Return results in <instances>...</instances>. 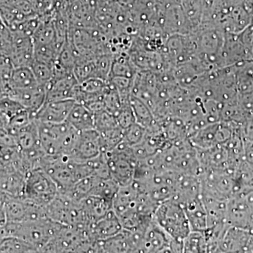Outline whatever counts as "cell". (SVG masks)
Returning <instances> with one entry per match:
<instances>
[{
  "mask_svg": "<svg viewBox=\"0 0 253 253\" xmlns=\"http://www.w3.org/2000/svg\"><path fill=\"white\" fill-rule=\"evenodd\" d=\"M40 167L54 180L59 193L67 191L70 188L85 176L93 175L89 161H79L69 156H48L41 160Z\"/></svg>",
  "mask_w": 253,
  "mask_h": 253,
  "instance_id": "1",
  "label": "cell"
},
{
  "mask_svg": "<svg viewBox=\"0 0 253 253\" xmlns=\"http://www.w3.org/2000/svg\"><path fill=\"white\" fill-rule=\"evenodd\" d=\"M63 226L48 217H44L36 220L7 222L5 224L4 230L6 236H16L24 240L36 247L38 253H42L43 249Z\"/></svg>",
  "mask_w": 253,
  "mask_h": 253,
  "instance_id": "2",
  "label": "cell"
},
{
  "mask_svg": "<svg viewBox=\"0 0 253 253\" xmlns=\"http://www.w3.org/2000/svg\"><path fill=\"white\" fill-rule=\"evenodd\" d=\"M36 122L44 154L48 156L70 154L78 131L67 121L59 123Z\"/></svg>",
  "mask_w": 253,
  "mask_h": 253,
  "instance_id": "3",
  "label": "cell"
},
{
  "mask_svg": "<svg viewBox=\"0 0 253 253\" xmlns=\"http://www.w3.org/2000/svg\"><path fill=\"white\" fill-rule=\"evenodd\" d=\"M153 219L168 235L179 242H183L191 231L185 211L173 199L158 205L153 214Z\"/></svg>",
  "mask_w": 253,
  "mask_h": 253,
  "instance_id": "4",
  "label": "cell"
},
{
  "mask_svg": "<svg viewBox=\"0 0 253 253\" xmlns=\"http://www.w3.org/2000/svg\"><path fill=\"white\" fill-rule=\"evenodd\" d=\"M59 194L54 180L41 167L31 169L26 175L23 197L45 207Z\"/></svg>",
  "mask_w": 253,
  "mask_h": 253,
  "instance_id": "5",
  "label": "cell"
},
{
  "mask_svg": "<svg viewBox=\"0 0 253 253\" xmlns=\"http://www.w3.org/2000/svg\"><path fill=\"white\" fill-rule=\"evenodd\" d=\"M101 154L99 132L95 129L78 131L68 156L79 161H88Z\"/></svg>",
  "mask_w": 253,
  "mask_h": 253,
  "instance_id": "6",
  "label": "cell"
},
{
  "mask_svg": "<svg viewBox=\"0 0 253 253\" xmlns=\"http://www.w3.org/2000/svg\"><path fill=\"white\" fill-rule=\"evenodd\" d=\"M227 132V128L222 125L218 122L212 123L190 136L189 140L195 149L203 151L225 144Z\"/></svg>",
  "mask_w": 253,
  "mask_h": 253,
  "instance_id": "7",
  "label": "cell"
},
{
  "mask_svg": "<svg viewBox=\"0 0 253 253\" xmlns=\"http://www.w3.org/2000/svg\"><path fill=\"white\" fill-rule=\"evenodd\" d=\"M76 101L73 99L45 101L34 115L37 122L59 123L66 121Z\"/></svg>",
  "mask_w": 253,
  "mask_h": 253,
  "instance_id": "8",
  "label": "cell"
},
{
  "mask_svg": "<svg viewBox=\"0 0 253 253\" xmlns=\"http://www.w3.org/2000/svg\"><path fill=\"white\" fill-rule=\"evenodd\" d=\"M123 229L119 217L113 209L104 217L89 224L87 232L93 242L104 241L117 235Z\"/></svg>",
  "mask_w": 253,
  "mask_h": 253,
  "instance_id": "9",
  "label": "cell"
},
{
  "mask_svg": "<svg viewBox=\"0 0 253 253\" xmlns=\"http://www.w3.org/2000/svg\"><path fill=\"white\" fill-rule=\"evenodd\" d=\"M6 96L19 103L25 109L29 111L33 118L45 102L46 88L38 85L28 89H9Z\"/></svg>",
  "mask_w": 253,
  "mask_h": 253,
  "instance_id": "10",
  "label": "cell"
},
{
  "mask_svg": "<svg viewBox=\"0 0 253 253\" xmlns=\"http://www.w3.org/2000/svg\"><path fill=\"white\" fill-rule=\"evenodd\" d=\"M78 82L74 75L70 74L50 82L46 86V101L73 99L75 88Z\"/></svg>",
  "mask_w": 253,
  "mask_h": 253,
  "instance_id": "11",
  "label": "cell"
},
{
  "mask_svg": "<svg viewBox=\"0 0 253 253\" xmlns=\"http://www.w3.org/2000/svg\"><path fill=\"white\" fill-rule=\"evenodd\" d=\"M181 206L185 211L191 231L206 232L208 229V212L201 195Z\"/></svg>",
  "mask_w": 253,
  "mask_h": 253,
  "instance_id": "12",
  "label": "cell"
},
{
  "mask_svg": "<svg viewBox=\"0 0 253 253\" xmlns=\"http://www.w3.org/2000/svg\"><path fill=\"white\" fill-rule=\"evenodd\" d=\"M66 121L78 131L95 129L94 113L81 103H75Z\"/></svg>",
  "mask_w": 253,
  "mask_h": 253,
  "instance_id": "13",
  "label": "cell"
},
{
  "mask_svg": "<svg viewBox=\"0 0 253 253\" xmlns=\"http://www.w3.org/2000/svg\"><path fill=\"white\" fill-rule=\"evenodd\" d=\"M80 203L86 219L90 224L99 220L112 209L111 202L96 196H87Z\"/></svg>",
  "mask_w": 253,
  "mask_h": 253,
  "instance_id": "14",
  "label": "cell"
},
{
  "mask_svg": "<svg viewBox=\"0 0 253 253\" xmlns=\"http://www.w3.org/2000/svg\"><path fill=\"white\" fill-rule=\"evenodd\" d=\"M38 85L40 84L37 82L32 68L30 66H21L14 68L8 90L9 89H28Z\"/></svg>",
  "mask_w": 253,
  "mask_h": 253,
  "instance_id": "15",
  "label": "cell"
},
{
  "mask_svg": "<svg viewBox=\"0 0 253 253\" xmlns=\"http://www.w3.org/2000/svg\"><path fill=\"white\" fill-rule=\"evenodd\" d=\"M129 104L132 109L135 123L139 126L146 129L156 123L151 110L140 99L131 95Z\"/></svg>",
  "mask_w": 253,
  "mask_h": 253,
  "instance_id": "16",
  "label": "cell"
},
{
  "mask_svg": "<svg viewBox=\"0 0 253 253\" xmlns=\"http://www.w3.org/2000/svg\"><path fill=\"white\" fill-rule=\"evenodd\" d=\"M130 59V56L125 54H116L113 56L112 68L111 76H121L129 78H134L137 70Z\"/></svg>",
  "mask_w": 253,
  "mask_h": 253,
  "instance_id": "17",
  "label": "cell"
},
{
  "mask_svg": "<svg viewBox=\"0 0 253 253\" xmlns=\"http://www.w3.org/2000/svg\"><path fill=\"white\" fill-rule=\"evenodd\" d=\"M1 253H38L36 247L16 236H6L0 241Z\"/></svg>",
  "mask_w": 253,
  "mask_h": 253,
  "instance_id": "18",
  "label": "cell"
},
{
  "mask_svg": "<svg viewBox=\"0 0 253 253\" xmlns=\"http://www.w3.org/2000/svg\"><path fill=\"white\" fill-rule=\"evenodd\" d=\"M208 252V241L204 233L191 231L183 241V253Z\"/></svg>",
  "mask_w": 253,
  "mask_h": 253,
  "instance_id": "19",
  "label": "cell"
},
{
  "mask_svg": "<svg viewBox=\"0 0 253 253\" xmlns=\"http://www.w3.org/2000/svg\"><path fill=\"white\" fill-rule=\"evenodd\" d=\"M120 186L118 183L113 180L112 178L100 179L93 190L91 196H96L102 198L112 204L113 198L119 189Z\"/></svg>",
  "mask_w": 253,
  "mask_h": 253,
  "instance_id": "20",
  "label": "cell"
},
{
  "mask_svg": "<svg viewBox=\"0 0 253 253\" xmlns=\"http://www.w3.org/2000/svg\"><path fill=\"white\" fill-rule=\"evenodd\" d=\"M113 56L114 55L113 54L104 53L94 58L96 78L106 82L109 81L112 68Z\"/></svg>",
  "mask_w": 253,
  "mask_h": 253,
  "instance_id": "21",
  "label": "cell"
},
{
  "mask_svg": "<svg viewBox=\"0 0 253 253\" xmlns=\"http://www.w3.org/2000/svg\"><path fill=\"white\" fill-rule=\"evenodd\" d=\"M31 68L38 84L46 88V85L53 79L52 66L34 60L32 63Z\"/></svg>",
  "mask_w": 253,
  "mask_h": 253,
  "instance_id": "22",
  "label": "cell"
},
{
  "mask_svg": "<svg viewBox=\"0 0 253 253\" xmlns=\"http://www.w3.org/2000/svg\"><path fill=\"white\" fill-rule=\"evenodd\" d=\"M94 120V128L99 133L111 130L119 126L116 118L105 110L95 113Z\"/></svg>",
  "mask_w": 253,
  "mask_h": 253,
  "instance_id": "23",
  "label": "cell"
},
{
  "mask_svg": "<svg viewBox=\"0 0 253 253\" xmlns=\"http://www.w3.org/2000/svg\"><path fill=\"white\" fill-rule=\"evenodd\" d=\"M146 129L134 123L130 126L123 129V140L129 146H133L139 144L144 138Z\"/></svg>",
  "mask_w": 253,
  "mask_h": 253,
  "instance_id": "24",
  "label": "cell"
},
{
  "mask_svg": "<svg viewBox=\"0 0 253 253\" xmlns=\"http://www.w3.org/2000/svg\"><path fill=\"white\" fill-rule=\"evenodd\" d=\"M119 126L123 129H126L133 123H135L134 114L129 102L123 104L119 112L116 116Z\"/></svg>",
  "mask_w": 253,
  "mask_h": 253,
  "instance_id": "25",
  "label": "cell"
},
{
  "mask_svg": "<svg viewBox=\"0 0 253 253\" xmlns=\"http://www.w3.org/2000/svg\"><path fill=\"white\" fill-rule=\"evenodd\" d=\"M6 236L5 233L4 226H0V241H1Z\"/></svg>",
  "mask_w": 253,
  "mask_h": 253,
  "instance_id": "26",
  "label": "cell"
}]
</instances>
